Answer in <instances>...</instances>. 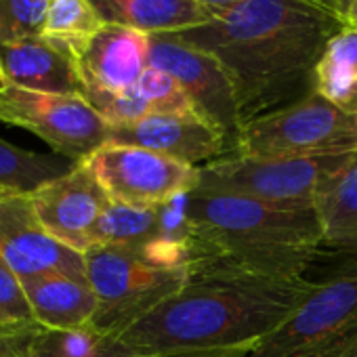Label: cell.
<instances>
[{"mask_svg": "<svg viewBox=\"0 0 357 357\" xmlns=\"http://www.w3.org/2000/svg\"><path fill=\"white\" fill-rule=\"evenodd\" d=\"M340 30V20L315 0H244L198 28L164 36L225 68L244 126L315 93V68Z\"/></svg>", "mask_w": 357, "mask_h": 357, "instance_id": "1", "label": "cell"}, {"mask_svg": "<svg viewBox=\"0 0 357 357\" xmlns=\"http://www.w3.org/2000/svg\"><path fill=\"white\" fill-rule=\"evenodd\" d=\"M315 288L303 278L198 273L118 338L143 357L252 349L280 328Z\"/></svg>", "mask_w": 357, "mask_h": 357, "instance_id": "2", "label": "cell"}, {"mask_svg": "<svg viewBox=\"0 0 357 357\" xmlns=\"http://www.w3.org/2000/svg\"><path fill=\"white\" fill-rule=\"evenodd\" d=\"M190 278L240 271L303 278L321 242L317 208H284L259 200L192 192Z\"/></svg>", "mask_w": 357, "mask_h": 357, "instance_id": "3", "label": "cell"}, {"mask_svg": "<svg viewBox=\"0 0 357 357\" xmlns=\"http://www.w3.org/2000/svg\"><path fill=\"white\" fill-rule=\"evenodd\" d=\"M84 263L99 303L93 326L112 336H120L190 282L188 269L160 263L145 248L93 246Z\"/></svg>", "mask_w": 357, "mask_h": 357, "instance_id": "4", "label": "cell"}, {"mask_svg": "<svg viewBox=\"0 0 357 357\" xmlns=\"http://www.w3.org/2000/svg\"><path fill=\"white\" fill-rule=\"evenodd\" d=\"M351 153L353 151L317 158H257L229 153L200 168L198 190L242 196L284 208H315L324 183Z\"/></svg>", "mask_w": 357, "mask_h": 357, "instance_id": "5", "label": "cell"}, {"mask_svg": "<svg viewBox=\"0 0 357 357\" xmlns=\"http://www.w3.org/2000/svg\"><path fill=\"white\" fill-rule=\"evenodd\" d=\"M355 149L357 116L317 93L246 122L236 145V153L257 158H317Z\"/></svg>", "mask_w": 357, "mask_h": 357, "instance_id": "6", "label": "cell"}, {"mask_svg": "<svg viewBox=\"0 0 357 357\" xmlns=\"http://www.w3.org/2000/svg\"><path fill=\"white\" fill-rule=\"evenodd\" d=\"M357 351V273L315 292L246 357H347Z\"/></svg>", "mask_w": 357, "mask_h": 357, "instance_id": "7", "label": "cell"}, {"mask_svg": "<svg viewBox=\"0 0 357 357\" xmlns=\"http://www.w3.org/2000/svg\"><path fill=\"white\" fill-rule=\"evenodd\" d=\"M0 122L26 128L72 162L89 160L109 143L112 132L84 95L36 93L9 84L0 86Z\"/></svg>", "mask_w": 357, "mask_h": 357, "instance_id": "8", "label": "cell"}, {"mask_svg": "<svg viewBox=\"0 0 357 357\" xmlns=\"http://www.w3.org/2000/svg\"><path fill=\"white\" fill-rule=\"evenodd\" d=\"M114 202L128 206H162L200 185V168L162 153L107 143L84 160Z\"/></svg>", "mask_w": 357, "mask_h": 357, "instance_id": "9", "label": "cell"}, {"mask_svg": "<svg viewBox=\"0 0 357 357\" xmlns=\"http://www.w3.org/2000/svg\"><path fill=\"white\" fill-rule=\"evenodd\" d=\"M149 66L170 74L181 84L196 112L225 135L229 151L236 153L242 116L234 82L225 68L213 55L178 45L166 36H149Z\"/></svg>", "mask_w": 357, "mask_h": 357, "instance_id": "10", "label": "cell"}, {"mask_svg": "<svg viewBox=\"0 0 357 357\" xmlns=\"http://www.w3.org/2000/svg\"><path fill=\"white\" fill-rule=\"evenodd\" d=\"M0 257L22 282L47 273L89 282L84 252L66 246L43 227L28 194H9L0 202Z\"/></svg>", "mask_w": 357, "mask_h": 357, "instance_id": "11", "label": "cell"}, {"mask_svg": "<svg viewBox=\"0 0 357 357\" xmlns=\"http://www.w3.org/2000/svg\"><path fill=\"white\" fill-rule=\"evenodd\" d=\"M32 208L43 227L66 246L86 252L91 234L112 198L86 162L53 178L30 194Z\"/></svg>", "mask_w": 357, "mask_h": 357, "instance_id": "12", "label": "cell"}, {"mask_svg": "<svg viewBox=\"0 0 357 357\" xmlns=\"http://www.w3.org/2000/svg\"><path fill=\"white\" fill-rule=\"evenodd\" d=\"M321 242L311 275L317 284L357 273V151L328 178L317 198Z\"/></svg>", "mask_w": 357, "mask_h": 357, "instance_id": "13", "label": "cell"}, {"mask_svg": "<svg viewBox=\"0 0 357 357\" xmlns=\"http://www.w3.org/2000/svg\"><path fill=\"white\" fill-rule=\"evenodd\" d=\"M109 143L143 147L198 168L231 153L225 135L202 116L149 114L137 122L112 126Z\"/></svg>", "mask_w": 357, "mask_h": 357, "instance_id": "14", "label": "cell"}, {"mask_svg": "<svg viewBox=\"0 0 357 357\" xmlns=\"http://www.w3.org/2000/svg\"><path fill=\"white\" fill-rule=\"evenodd\" d=\"M84 93H124L149 68V36L105 24L86 43L72 49Z\"/></svg>", "mask_w": 357, "mask_h": 357, "instance_id": "15", "label": "cell"}, {"mask_svg": "<svg viewBox=\"0 0 357 357\" xmlns=\"http://www.w3.org/2000/svg\"><path fill=\"white\" fill-rule=\"evenodd\" d=\"M0 82L55 95H84L72 49L45 34L0 45Z\"/></svg>", "mask_w": 357, "mask_h": 357, "instance_id": "16", "label": "cell"}, {"mask_svg": "<svg viewBox=\"0 0 357 357\" xmlns=\"http://www.w3.org/2000/svg\"><path fill=\"white\" fill-rule=\"evenodd\" d=\"M34 324L47 330H76L91 326L99 303L89 282L61 273H47L22 282Z\"/></svg>", "mask_w": 357, "mask_h": 357, "instance_id": "17", "label": "cell"}, {"mask_svg": "<svg viewBox=\"0 0 357 357\" xmlns=\"http://www.w3.org/2000/svg\"><path fill=\"white\" fill-rule=\"evenodd\" d=\"M103 24L164 36L198 28L211 13L198 0H89Z\"/></svg>", "mask_w": 357, "mask_h": 357, "instance_id": "18", "label": "cell"}, {"mask_svg": "<svg viewBox=\"0 0 357 357\" xmlns=\"http://www.w3.org/2000/svg\"><path fill=\"white\" fill-rule=\"evenodd\" d=\"M315 93L357 116V28L342 26L328 43L315 68Z\"/></svg>", "mask_w": 357, "mask_h": 357, "instance_id": "19", "label": "cell"}, {"mask_svg": "<svg viewBox=\"0 0 357 357\" xmlns=\"http://www.w3.org/2000/svg\"><path fill=\"white\" fill-rule=\"evenodd\" d=\"M76 164L57 153H40L0 139V190L9 194H32L40 185L70 172Z\"/></svg>", "mask_w": 357, "mask_h": 357, "instance_id": "20", "label": "cell"}, {"mask_svg": "<svg viewBox=\"0 0 357 357\" xmlns=\"http://www.w3.org/2000/svg\"><path fill=\"white\" fill-rule=\"evenodd\" d=\"M162 240V206H128L109 202L99 217L93 234V246H132L141 248Z\"/></svg>", "mask_w": 357, "mask_h": 357, "instance_id": "21", "label": "cell"}, {"mask_svg": "<svg viewBox=\"0 0 357 357\" xmlns=\"http://www.w3.org/2000/svg\"><path fill=\"white\" fill-rule=\"evenodd\" d=\"M105 24L89 0H51L43 34L74 49L86 43Z\"/></svg>", "mask_w": 357, "mask_h": 357, "instance_id": "22", "label": "cell"}, {"mask_svg": "<svg viewBox=\"0 0 357 357\" xmlns=\"http://www.w3.org/2000/svg\"><path fill=\"white\" fill-rule=\"evenodd\" d=\"M135 91L141 95V99L149 105L151 114H164V116H200L181 89L170 74L158 70V68H147L139 82L135 84Z\"/></svg>", "mask_w": 357, "mask_h": 357, "instance_id": "23", "label": "cell"}, {"mask_svg": "<svg viewBox=\"0 0 357 357\" xmlns=\"http://www.w3.org/2000/svg\"><path fill=\"white\" fill-rule=\"evenodd\" d=\"M51 0H0V45L40 36Z\"/></svg>", "mask_w": 357, "mask_h": 357, "instance_id": "24", "label": "cell"}, {"mask_svg": "<svg viewBox=\"0 0 357 357\" xmlns=\"http://www.w3.org/2000/svg\"><path fill=\"white\" fill-rule=\"evenodd\" d=\"M0 324H3V330L34 324L24 284L3 261V257H0Z\"/></svg>", "mask_w": 357, "mask_h": 357, "instance_id": "25", "label": "cell"}, {"mask_svg": "<svg viewBox=\"0 0 357 357\" xmlns=\"http://www.w3.org/2000/svg\"><path fill=\"white\" fill-rule=\"evenodd\" d=\"M24 328H26V326H24ZM24 328H13V330L9 328L11 334H13V338H15V344H17L22 357H55V355L47 353L45 349L36 347L34 342H30V338L24 334Z\"/></svg>", "mask_w": 357, "mask_h": 357, "instance_id": "26", "label": "cell"}, {"mask_svg": "<svg viewBox=\"0 0 357 357\" xmlns=\"http://www.w3.org/2000/svg\"><path fill=\"white\" fill-rule=\"evenodd\" d=\"M328 9L340 20L342 26L357 28V0H342V3H336Z\"/></svg>", "mask_w": 357, "mask_h": 357, "instance_id": "27", "label": "cell"}, {"mask_svg": "<svg viewBox=\"0 0 357 357\" xmlns=\"http://www.w3.org/2000/svg\"><path fill=\"white\" fill-rule=\"evenodd\" d=\"M198 3H200L211 15H219V13L227 11V9H231V7L244 3V0H198Z\"/></svg>", "mask_w": 357, "mask_h": 357, "instance_id": "28", "label": "cell"}, {"mask_svg": "<svg viewBox=\"0 0 357 357\" xmlns=\"http://www.w3.org/2000/svg\"><path fill=\"white\" fill-rule=\"evenodd\" d=\"M0 334H3V342H0V357H22L11 330H0Z\"/></svg>", "mask_w": 357, "mask_h": 357, "instance_id": "29", "label": "cell"}, {"mask_svg": "<svg viewBox=\"0 0 357 357\" xmlns=\"http://www.w3.org/2000/svg\"><path fill=\"white\" fill-rule=\"evenodd\" d=\"M250 349H229V351H211V353H194V355H178V357H246Z\"/></svg>", "mask_w": 357, "mask_h": 357, "instance_id": "30", "label": "cell"}, {"mask_svg": "<svg viewBox=\"0 0 357 357\" xmlns=\"http://www.w3.org/2000/svg\"><path fill=\"white\" fill-rule=\"evenodd\" d=\"M315 3H319V5H324V7H332V5H336V3H342V0H315Z\"/></svg>", "mask_w": 357, "mask_h": 357, "instance_id": "31", "label": "cell"}, {"mask_svg": "<svg viewBox=\"0 0 357 357\" xmlns=\"http://www.w3.org/2000/svg\"><path fill=\"white\" fill-rule=\"evenodd\" d=\"M9 196V192H5V190H0V202H3L5 198Z\"/></svg>", "mask_w": 357, "mask_h": 357, "instance_id": "32", "label": "cell"}, {"mask_svg": "<svg viewBox=\"0 0 357 357\" xmlns=\"http://www.w3.org/2000/svg\"><path fill=\"white\" fill-rule=\"evenodd\" d=\"M347 357H357V351H355V353H351V355H347Z\"/></svg>", "mask_w": 357, "mask_h": 357, "instance_id": "33", "label": "cell"}, {"mask_svg": "<svg viewBox=\"0 0 357 357\" xmlns=\"http://www.w3.org/2000/svg\"><path fill=\"white\" fill-rule=\"evenodd\" d=\"M0 342H3V334H0Z\"/></svg>", "mask_w": 357, "mask_h": 357, "instance_id": "34", "label": "cell"}, {"mask_svg": "<svg viewBox=\"0 0 357 357\" xmlns=\"http://www.w3.org/2000/svg\"><path fill=\"white\" fill-rule=\"evenodd\" d=\"M0 330H3V324H0Z\"/></svg>", "mask_w": 357, "mask_h": 357, "instance_id": "35", "label": "cell"}, {"mask_svg": "<svg viewBox=\"0 0 357 357\" xmlns=\"http://www.w3.org/2000/svg\"><path fill=\"white\" fill-rule=\"evenodd\" d=\"M0 86H3V82H0Z\"/></svg>", "mask_w": 357, "mask_h": 357, "instance_id": "36", "label": "cell"}]
</instances>
